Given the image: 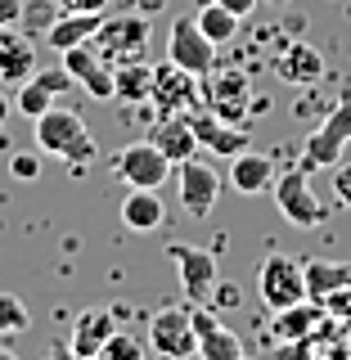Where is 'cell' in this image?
Here are the masks:
<instances>
[{
	"label": "cell",
	"mask_w": 351,
	"mask_h": 360,
	"mask_svg": "<svg viewBox=\"0 0 351 360\" xmlns=\"http://www.w3.org/2000/svg\"><path fill=\"white\" fill-rule=\"evenodd\" d=\"M54 5H63V0H54Z\"/></svg>",
	"instance_id": "45"
},
{
	"label": "cell",
	"mask_w": 351,
	"mask_h": 360,
	"mask_svg": "<svg viewBox=\"0 0 351 360\" xmlns=\"http://www.w3.org/2000/svg\"><path fill=\"white\" fill-rule=\"evenodd\" d=\"M113 311H99V307H90V311H82L72 320V352L77 356H86V360H95L99 356V347L113 338Z\"/></svg>",
	"instance_id": "21"
},
{
	"label": "cell",
	"mask_w": 351,
	"mask_h": 360,
	"mask_svg": "<svg viewBox=\"0 0 351 360\" xmlns=\"http://www.w3.org/2000/svg\"><path fill=\"white\" fill-rule=\"evenodd\" d=\"M270 5H288V0H270Z\"/></svg>",
	"instance_id": "44"
},
{
	"label": "cell",
	"mask_w": 351,
	"mask_h": 360,
	"mask_svg": "<svg viewBox=\"0 0 351 360\" xmlns=\"http://www.w3.org/2000/svg\"><path fill=\"white\" fill-rule=\"evenodd\" d=\"M113 172H117V180H127L131 189H158V185H167V180H172L176 162L158 149L149 135H144V140L127 144V149L113 158Z\"/></svg>",
	"instance_id": "6"
},
{
	"label": "cell",
	"mask_w": 351,
	"mask_h": 360,
	"mask_svg": "<svg viewBox=\"0 0 351 360\" xmlns=\"http://www.w3.org/2000/svg\"><path fill=\"white\" fill-rule=\"evenodd\" d=\"M333 194H338V202H347V207H351V162L333 167Z\"/></svg>",
	"instance_id": "35"
},
{
	"label": "cell",
	"mask_w": 351,
	"mask_h": 360,
	"mask_svg": "<svg viewBox=\"0 0 351 360\" xmlns=\"http://www.w3.org/2000/svg\"><path fill=\"white\" fill-rule=\"evenodd\" d=\"M167 59L176 68H185V72L203 77V72H212V63H217V45L198 32L194 18H176L172 37H167Z\"/></svg>",
	"instance_id": "11"
},
{
	"label": "cell",
	"mask_w": 351,
	"mask_h": 360,
	"mask_svg": "<svg viewBox=\"0 0 351 360\" xmlns=\"http://www.w3.org/2000/svg\"><path fill=\"white\" fill-rule=\"evenodd\" d=\"M9 112H14V104H9L5 95H0V131H5V122H9Z\"/></svg>",
	"instance_id": "41"
},
{
	"label": "cell",
	"mask_w": 351,
	"mask_h": 360,
	"mask_svg": "<svg viewBox=\"0 0 351 360\" xmlns=\"http://www.w3.org/2000/svg\"><path fill=\"white\" fill-rule=\"evenodd\" d=\"M275 77L288 86H315L324 82V54L311 41H288L275 59Z\"/></svg>",
	"instance_id": "17"
},
{
	"label": "cell",
	"mask_w": 351,
	"mask_h": 360,
	"mask_svg": "<svg viewBox=\"0 0 351 360\" xmlns=\"http://www.w3.org/2000/svg\"><path fill=\"white\" fill-rule=\"evenodd\" d=\"M149 140L162 149L172 162H185V158H194L198 153V140H194V127H189V117L185 112H162V117L153 122V131H149Z\"/></svg>",
	"instance_id": "20"
},
{
	"label": "cell",
	"mask_w": 351,
	"mask_h": 360,
	"mask_svg": "<svg viewBox=\"0 0 351 360\" xmlns=\"http://www.w3.org/2000/svg\"><path fill=\"white\" fill-rule=\"evenodd\" d=\"M343 144H351V99H338V104L324 112V122L307 135L302 144V172H320V167H338V153Z\"/></svg>",
	"instance_id": "4"
},
{
	"label": "cell",
	"mask_w": 351,
	"mask_h": 360,
	"mask_svg": "<svg viewBox=\"0 0 351 360\" xmlns=\"http://www.w3.org/2000/svg\"><path fill=\"white\" fill-rule=\"evenodd\" d=\"M279 167L270 153H257V149H243L230 158V185L239 189V194H266L270 185H275Z\"/></svg>",
	"instance_id": "19"
},
{
	"label": "cell",
	"mask_w": 351,
	"mask_h": 360,
	"mask_svg": "<svg viewBox=\"0 0 351 360\" xmlns=\"http://www.w3.org/2000/svg\"><path fill=\"white\" fill-rule=\"evenodd\" d=\"M217 5H225L230 14H239V18H253V9L262 5V0H217Z\"/></svg>",
	"instance_id": "38"
},
{
	"label": "cell",
	"mask_w": 351,
	"mask_h": 360,
	"mask_svg": "<svg viewBox=\"0 0 351 360\" xmlns=\"http://www.w3.org/2000/svg\"><path fill=\"white\" fill-rule=\"evenodd\" d=\"M50 360H86V356H77L72 347H54V352H50Z\"/></svg>",
	"instance_id": "40"
},
{
	"label": "cell",
	"mask_w": 351,
	"mask_h": 360,
	"mask_svg": "<svg viewBox=\"0 0 351 360\" xmlns=\"http://www.w3.org/2000/svg\"><path fill=\"white\" fill-rule=\"evenodd\" d=\"M189 320H194V338H198V360H239L243 356V338L234 329H225L217 320V311H208V302H194Z\"/></svg>",
	"instance_id": "14"
},
{
	"label": "cell",
	"mask_w": 351,
	"mask_h": 360,
	"mask_svg": "<svg viewBox=\"0 0 351 360\" xmlns=\"http://www.w3.org/2000/svg\"><path fill=\"white\" fill-rule=\"evenodd\" d=\"M324 311H329L333 320H343V329L351 333V284L338 288V292H329V297H324Z\"/></svg>",
	"instance_id": "32"
},
{
	"label": "cell",
	"mask_w": 351,
	"mask_h": 360,
	"mask_svg": "<svg viewBox=\"0 0 351 360\" xmlns=\"http://www.w3.org/2000/svg\"><path fill=\"white\" fill-rule=\"evenodd\" d=\"M239 360H243V356H239Z\"/></svg>",
	"instance_id": "47"
},
{
	"label": "cell",
	"mask_w": 351,
	"mask_h": 360,
	"mask_svg": "<svg viewBox=\"0 0 351 360\" xmlns=\"http://www.w3.org/2000/svg\"><path fill=\"white\" fill-rule=\"evenodd\" d=\"M270 189H275V202H279V212H284V221L298 225V230H315V225H324V217H329V207L315 198V189H311V180H307L302 167L279 172Z\"/></svg>",
	"instance_id": "5"
},
{
	"label": "cell",
	"mask_w": 351,
	"mask_h": 360,
	"mask_svg": "<svg viewBox=\"0 0 351 360\" xmlns=\"http://www.w3.org/2000/svg\"><path fill=\"white\" fill-rule=\"evenodd\" d=\"M198 32H203V37H208L212 45H225V41H234V37H239V14H230V9H225V5H217V0H203V9H198Z\"/></svg>",
	"instance_id": "27"
},
{
	"label": "cell",
	"mask_w": 351,
	"mask_h": 360,
	"mask_svg": "<svg viewBox=\"0 0 351 360\" xmlns=\"http://www.w3.org/2000/svg\"><path fill=\"white\" fill-rule=\"evenodd\" d=\"M23 18V0H0V27H18Z\"/></svg>",
	"instance_id": "36"
},
{
	"label": "cell",
	"mask_w": 351,
	"mask_h": 360,
	"mask_svg": "<svg viewBox=\"0 0 351 360\" xmlns=\"http://www.w3.org/2000/svg\"><path fill=\"white\" fill-rule=\"evenodd\" d=\"M185 117H189V127H194V140H198V149H212L217 158H234V153H243L248 144H253L243 127H234V122L217 117L212 108H189Z\"/></svg>",
	"instance_id": "13"
},
{
	"label": "cell",
	"mask_w": 351,
	"mask_h": 360,
	"mask_svg": "<svg viewBox=\"0 0 351 360\" xmlns=\"http://www.w3.org/2000/svg\"><path fill=\"white\" fill-rule=\"evenodd\" d=\"M149 347L167 360H198V338H194V320L180 307H162L149 320Z\"/></svg>",
	"instance_id": "8"
},
{
	"label": "cell",
	"mask_w": 351,
	"mask_h": 360,
	"mask_svg": "<svg viewBox=\"0 0 351 360\" xmlns=\"http://www.w3.org/2000/svg\"><path fill=\"white\" fill-rule=\"evenodd\" d=\"M315 338H279V347L270 352V360H320L315 356Z\"/></svg>",
	"instance_id": "30"
},
{
	"label": "cell",
	"mask_w": 351,
	"mask_h": 360,
	"mask_svg": "<svg viewBox=\"0 0 351 360\" xmlns=\"http://www.w3.org/2000/svg\"><path fill=\"white\" fill-rule=\"evenodd\" d=\"M122 221H127V230H140V234L162 230L167 207H162V198H158V189H131V194L122 198Z\"/></svg>",
	"instance_id": "22"
},
{
	"label": "cell",
	"mask_w": 351,
	"mask_h": 360,
	"mask_svg": "<svg viewBox=\"0 0 351 360\" xmlns=\"http://www.w3.org/2000/svg\"><path fill=\"white\" fill-rule=\"evenodd\" d=\"M149 41H153V18L149 14H104V22L95 27V37H90V45H95V54L104 59L108 68H122V63H135L149 54Z\"/></svg>",
	"instance_id": "2"
},
{
	"label": "cell",
	"mask_w": 351,
	"mask_h": 360,
	"mask_svg": "<svg viewBox=\"0 0 351 360\" xmlns=\"http://www.w3.org/2000/svg\"><path fill=\"white\" fill-rule=\"evenodd\" d=\"M172 266L180 275L189 302H208L217 288V248H194V243H172Z\"/></svg>",
	"instance_id": "10"
},
{
	"label": "cell",
	"mask_w": 351,
	"mask_h": 360,
	"mask_svg": "<svg viewBox=\"0 0 351 360\" xmlns=\"http://www.w3.org/2000/svg\"><path fill=\"white\" fill-rule=\"evenodd\" d=\"M149 90H153V68L144 59L113 68V99H122V104H144Z\"/></svg>",
	"instance_id": "26"
},
{
	"label": "cell",
	"mask_w": 351,
	"mask_h": 360,
	"mask_svg": "<svg viewBox=\"0 0 351 360\" xmlns=\"http://www.w3.org/2000/svg\"><path fill=\"white\" fill-rule=\"evenodd\" d=\"M153 108L158 112H189L198 108V82L194 72H185V68H176L172 59L153 68V90H149Z\"/></svg>",
	"instance_id": "12"
},
{
	"label": "cell",
	"mask_w": 351,
	"mask_h": 360,
	"mask_svg": "<svg viewBox=\"0 0 351 360\" xmlns=\"http://www.w3.org/2000/svg\"><path fill=\"white\" fill-rule=\"evenodd\" d=\"M27 324H32L27 307H23L14 292H0V338H18V333H27Z\"/></svg>",
	"instance_id": "28"
},
{
	"label": "cell",
	"mask_w": 351,
	"mask_h": 360,
	"mask_svg": "<svg viewBox=\"0 0 351 360\" xmlns=\"http://www.w3.org/2000/svg\"><path fill=\"white\" fill-rule=\"evenodd\" d=\"M343 360H351V342H347V356H343Z\"/></svg>",
	"instance_id": "43"
},
{
	"label": "cell",
	"mask_w": 351,
	"mask_h": 360,
	"mask_svg": "<svg viewBox=\"0 0 351 360\" xmlns=\"http://www.w3.org/2000/svg\"><path fill=\"white\" fill-rule=\"evenodd\" d=\"M257 292L270 311H284L293 302L307 297V279H302V262H293L288 252H270L262 270H257Z\"/></svg>",
	"instance_id": "7"
},
{
	"label": "cell",
	"mask_w": 351,
	"mask_h": 360,
	"mask_svg": "<svg viewBox=\"0 0 351 360\" xmlns=\"http://www.w3.org/2000/svg\"><path fill=\"white\" fill-rule=\"evenodd\" d=\"M324 315H329V311H324V302L302 297V302H293V307L275 311V333L279 338H311L315 329H320Z\"/></svg>",
	"instance_id": "25"
},
{
	"label": "cell",
	"mask_w": 351,
	"mask_h": 360,
	"mask_svg": "<svg viewBox=\"0 0 351 360\" xmlns=\"http://www.w3.org/2000/svg\"><path fill=\"white\" fill-rule=\"evenodd\" d=\"M63 68H68V77H72L90 99H113V68L95 54V45H90V41L63 50Z\"/></svg>",
	"instance_id": "16"
},
{
	"label": "cell",
	"mask_w": 351,
	"mask_h": 360,
	"mask_svg": "<svg viewBox=\"0 0 351 360\" xmlns=\"http://www.w3.org/2000/svg\"><path fill=\"white\" fill-rule=\"evenodd\" d=\"M176 194H180V207H185V217H212V207H217V198H221V180L217 172H212L208 162H198V158H185V162H176Z\"/></svg>",
	"instance_id": "9"
},
{
	"label": "cell",
	"mask_w": 351,
	"mask_h": 360,
	"mask_svg": "<svg viewBox=\"0 0 351 360\" xmlns=\"http://www.w3.org/2000/svg\"><path fill=\"white\" fill-rule=\"evenodd\" d=\"M95 360H144V347H140V338L113 329V338H108L104 347H99V356H95Z\"/></svg>",
	"instance_id": "29"
},
{
	"label": "cell",
	"mask_w": 351,
	"mask_h": 360,
	"mask_svg": "<svg viewBox=\"0 0 351 360\" xmlns=\"http://www.w3.org/2000/svg\"><path fill=\"white\" fill-rule=\"evenodd\" d=\"M302 279H307V297L311 302H324L329 292L347 288L351 284V266L347 262H302Z\"/></svg>",
	"instance_id": "24"
},
{
	"label": "cell",
	"mask_w": 351,
	"mask_h": 360,
	"mask_svg": "<svg viewBox=\"0 0 351 360\" xmlns=\"http://www.w3.org/2000/svg\"><path fill=\"white\" fill-rule=\"evenodd\" d=\"M9 176L23 180V185H37V180H41V149L14 153V158H9Z\"/></svg>",
	"instance_id": "31"
},
{
	"label": "cell",
	"mask_w": 351,
	"mask_h": 360,
	"mask_svg": "<svg viewBox=\"0 0 351 360\" xmlns=\"http://www.w3.org/2000/svg\"><path fill=\"white\" fill-rule=\"evenodd\" d=\"M32 72H37V50H32L27 32L0 27V82H5V86H23Z\"/></svg>",
	"instance_id": "18"
},
{
	"label": "cell",
	"mask_w": 351,
	"mask_h": 360,
	"mask_svg": "<svg viewBox=\"0 0 351 360\" xmlns=\"http://www.w3.org/2000/svg\"><path fill=\"white\" fill-rule=\"evenodd\" d=\"M212 307H221V311H234V307H243V288L239 284H221L217 279V288H212Z\"/></svg>",
	"instance_id": "33"
},
{
	"label": "cell",
	"mask_w": 351,
	"mask_h": 360,
	"mask_svg": "<svg viewBox=\"0 0 351 360\" xmlns=\"http://www.w3.org/2000/svg\"><path fill=\"white\" fill-rule=\"evenodd\" d=\"M63 9H72V14H104L108 0H63Z\"/></svg>",
	"instance_id": "37"
},
{
	"label": "cell",
	"mask_w": 351,
	"mask_h": 360,
	"mask_svg": "<svg viewBox=\"0 0 351 360\" xmlns=\"http://www.w3.org/2000/svg\"><path fill=\"white\" fill-rule=\"evenodd\" d=\"M63 90H72V77H68V68H37V72L27 77V82L18 86V99H14V112H23V117H41L45 108L54 104V99L63 95Z\"/></svg>",
	"instance_id": "15"
},
{
	"label": "cell",
	"mask_w": 351,
	"mask_h": 360,
	"mask_svg": "<svg viewBox=\"0 0 351 360\" xmlns=\"http://www.w3.org/2000/svg\"><path fill=\"white\" fill-rule=\"evenodd\" d=\"M203 104L217 117L243 127L253 117V82L239 63H212V72H203Z\"/></svg>",
	"instance_id": "3"
},
{
	"label": "cell",
	"mask_w": 351,
	"mask_h": 360,
	"mask_svg": "<svg viewBox=\"0 0 351 360\" xmlns=\"http://www.w3.org/2000/svg\"><path fill=\"white\" fill-rule=\"evenodd\" d=\"M104 22V14H72V9H63V18H54L50 27H45V41H50V50H72V45H82L95 37V27Z\"/></svg>",
	"instance_id": "23"
},
{
	"label": "cell",
	"mask_w": 351,
	"mask_h": 360,
	"mask_svg": "<svg viewBox=\"0 0 351 360\" xmlns=\"http://www.w3.org/2000/svg\"><path fill=\"white\" fill-rule=\"evenodd\" d=\"M23 18H27L32 27H50L54 22V0H45V5H23Z\"/></svg>",
	"instance_id": "34"
},
{
	"label": "cell",
	"mask_w": 351,
	"mask_h": 360,
	"mask_svg": "<svg viewBox=\"0 0 351 360\" xmlns=\"http://www.w3.org/2000/svg\"><path fill=\"white\" fill-rule=\"evenodd\" d=\"M32 135H37V149L59 158L72 176H82L99 158V144H95V135L86 131V117L77 108H54L50 104L41 117H32Z\"/></svg>",
	"instance_id": "1"
},
{
	"label": "cell",
	"mask_w": 351,
	"mask_h": 360,
	"mask_svg": "<svg viewBox=\"0 0 351 360\" xmlns=\"http://www.w3.org/2000/svg\"><path fill=\"white\" fill-rule=\"evenodd\" d=\"M0 360H18V356H14V352H9V347H5V342H0Z\"/></svg>",
	"instance_id": "42"
},
{
	"label": "cell",
	"mask_w": 351,
	"mask_h": 360,
	"mask_svg": "<svg viewBox=\"0 0 351 360\" xmlns=\"http://www.w3.org/2000/svg\"><path fill=\"white\" fill-rule=\"evenodd\" d=\"M324 360H333V356H324Z\"/></svg>",
	"instance_id": "46"
},
{
	"label": "cell",
	"mask_w": 351,
	"mask_h": 360,
	"mask_svg": "<svg viewBox=\"0 0 351 360\" xmlns=\"http://www.w3.org/2000/svg\"><path fill=\"white\" fill-rule=\"evenodd\" d=\"M135 9H140V14H162V9H167V0H135Z\"/></svg>",
	"instance_id": "39"
}]
</instances>
